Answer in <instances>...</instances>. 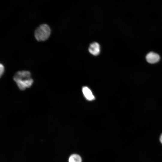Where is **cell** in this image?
I'll return each instance as SVG.
<instances>
[{"instance_id": "1", "label": "cell", "mask_w": 162, "mask_h": 162, "mask_svg": "<svg viewBox=\"0 0 162 162\" xmlns=\"http://www.w3.org/2000/svg\"><path fill=\"white\" fill-rule=\"evenodd\" d=\"M13 79L21 90H25L31 87L34 82L31 77V73L27 70L17 72L14 76Z\"/></svg>"}, {"instance_id": "2", "label": "cell", "mask_w": 162, "mask_h": 162, "mask_svg": "<svg viewBox=\"0 0 162 162\" xmlns=\"http://www.w3.org/2000/svg\"><path fill=\"white\" fill-rule=\"evenodd\" d=\"M51 33V30L49 26L46 24H43L35 29L34 35L38 41H44L49 38Z\"/></svg>"}, {"instance_id": "3", "label": "cell", "mask_w": 162, "mask_h": 162, "mask_svg": "<svg viewBox=\"0 0 162 162\" xmlns=\"http://www.w3.org/2000/svg\"><path fill=\"white\" fill-rule=\"evenodd\" d=\"M88 50L89 52L93 56H98L100 52V47L99 44L96 42L91 43L88 47Z\"/></svg>"}, {"instance_id": "4", "label": "cell", "mask_w": 162, "mask_h": 162, "mask_svg": "<svg viewBox=\"0 0 162 162\" xmlns=\"http://www.w3.org/2000/svg\"><path fill=\"white\" fill-rule=\"evenodd\" d=\"M146 59L148 63L154 64L159 61L160 57L158 54L153 52H151L147 55Z\"/></svg>"}, {"instance_id": "5", "label": "cell", "mask_w": 162, "mask_h": 162, "mask_svg": "<svg viewBox=\"0 0 162 162\" xmlns=\"http://www.w3.org/2000/svg\"><path fill=\"white\" fill-rule=\"evenodd\" d=\"M82 92L84 97L87 100L92 101L94 99V96L92 91L87 87H83L82 88Z\"/></svg>"}, {"instance_id": "6", "label": "cell", "mask_w": 162, "mask_h": 162, "mask_svg": "<svg viewBox=\"0 0 162 162\" xmlns=\"http://www.w3.org/2000/svg\"><path fill=\"white\" fill-rule=\"evenodd\" d=\"M68 162H82L81 156L77 154L71 155L68 159Z\"/></svg>"}, {"instance_id": "7", "label": "cell", "mask_w": 162, "mask_h": 162, "mask_svg": "<svg viewBox=\"0 0 162 162\" xmlns=\"http://www.w3.org/2000/svg\"><path fill=\"white\" fill-rule=\"evenodd\" d=\"M4 71V65L2 63L0 65V75L1 77L3 75Z\"/></svg>"}, {"instance_id": "8", "label": "cell", "mask_w": 162, "mask_h": 162, "mask_svg": "<svg viewBox=\"0 0 162 162\" xmlns=\"http://www.w3.org/2000/svg\"><path fill=\"white\" fill-rule=\"evenodd\" d=\"M160 140L161 143L162 144V134L160 135Z\"/></svg>"}]
</instances>
